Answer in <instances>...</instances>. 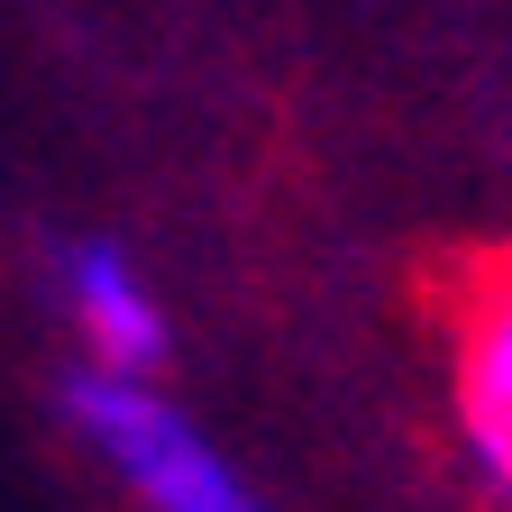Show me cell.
I'll return each mask as SVG.
<instances>
[{
	"instance_id": "6da1fadb",
	"label": "cell",
	"mask_w": 512,
	"mask_h": 512,
	"mask_svg": "<svg viewBox=\"0 0 512 512\" xmlns=\"http://www.w3.org/2000/svg\"><path fill=\"white\" fill-rule=\"evenodd\" d=\"M64 412H74V430L110 458V476L147 512H266V494H256L147 375H101L92 366V375H74Z\"/></svg>"
},
{
	"instance_id": "3957f363",
	"label": "cell",
	"mask_w": 512,
	"mask_h": 512,
	"mask_svg": "<svg viewBox=\"0 0 512 512\" xmlns=\"http://www.w3.org/2000/svg\"><path fill=\"white\" fill-rule=\"evenodd\" d=\"M55 284H64V311H74V330H83V348H92L101 375H147L165 357V302L147 293V275L128 266L110 238L64 247Z\"/></svg>"
},
{
	"instance_id": "7a4b0ae2",
	"label": "cell",
	"mask_w": 512,
	"mask_h": 512,
	"mask_svg": "<svg viewBox=\"0 0 512 512\" xmlns=\"http://www.w3.org/2000/svg\"><path fill=\"white\" fill-rule=\"evenodd\" d=\"M448 403L494 512H512V247L448 275Z\"/></svg>"
}]
</instances>
